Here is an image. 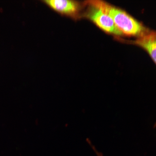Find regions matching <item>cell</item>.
Wrapping results in <instances>:
<instances>
[{"instance_id":"6da1fadb","label":"cell","mask_w":156,"mask_h":156,"mask_svg":"<svg viewBox=\"0 0 156 156\" xmlns=\"http://www.w3.org/2000/svg\"><path fill=\"white\" fill-rule=\"evenodd\" d=\"M85 3L97 8L109 16L123 34L139 36L149 29L125 11L100 0H90Z\"/></svg>"},{"instance_id":"7a4b0ae2","label":"cell","mask_w":156,"mask_h":156,"mask_svg":"<svg viewBox=\"0 0 156 156\" xmlns=\"http://www.w3.org/2000/svg\"><path fill=\"white\" fill-rule=\"evenodd\" d=\"M90 5L86 16L104 31L113 34L121 35L122 32L116 26L112 18L100 9Z\"/></svg>"},{"instance_id":"3957f363","label":"cell","mask_w":156,"mask_h":156,"mask_svg":"<svg viewBox=\"0 0 156 156\" xmlns=\"http://www.w3.org/2000/svg\"><path fill=\"white\" fill-rule=\"evenodd\" d=\"M43 2L60 13L73 18L78 16L80 4L71 0H47Z\"/></svg>"},{"instance_id":"277c9868","label":"cell","mask_w":156,"mask_h":156,"mask_svg":"<svg viewBox=\"0 0 156 156\" xmlns=\"http://www.w3.org/2000/svg\"><path fill=\"white\" fill-rule=\"evenodd\" d=\"M133 42L140 46L149 54L156 65V31L148 29Z\"/></svg>"},{"instance_id":"5b68a950","label":"cell","mask_w":156,"mask_h":156,"mask_svg":"<svg viewBox=\"0 0 156 156\" xmlns=\"http://www.w3.org/2000/svg\"><path fill=\"white\" fill-rule=\"evenodd\" d=\"M92 148L93 149L94 151L95 152V153H96V155L97 156H103L102 154L98 152L96 149V148L94 146H92Z\"/></svg>"},{"instance_id":"8992f818","label":"cell","mask_w":156,"mask_h":156,"mask_svg":"<svg viewBox=\"0 0 156 156\" xmlns=\"http://www.w3.org/2000/svg\"><path fill=\"white\" fill-rule=\"evenodd\" d=\"M68 126V124H66L65 125V126L66 127H67Z\"/></svg>"}]
</instances>
